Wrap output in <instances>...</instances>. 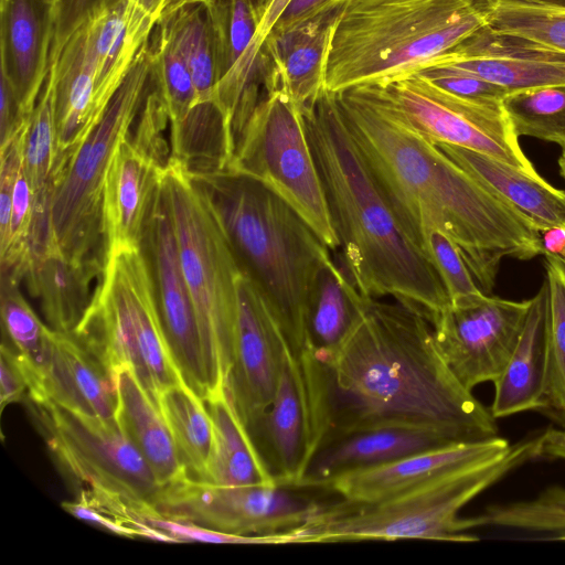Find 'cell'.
<instances>
[{"mask_svg": "<svg viewBox=\"0 0 565 565\" xmlns=\"http://www.w3.org/2000/svg\"><path fill=\"white\" fill-rule=\"evenodd\" d=\"M535 3H542V4H550V6H557V7H565V0H524Z\"/></svg>", "mask_w": 565, "mask_h": 565, "instance_id": "816d5d0a", "label": "cell"}, {"mask_svg": "<svg viewBox=\"0 0 565 565\" xmlns=\"http://www.w3.org/2000/svg\"><path fill=\"white\" fill-rule=\"evenodd\" d=\"M153 85L148 41L98 124L52 182L53 250L68 260L106 265L103 195L108 167Z\"/></svg>", "mask_w": 565, "mask_h": 565, "instance_id": "9c48e42d", "label": "cell"}, {"mask_svg": "<svg viewBox=\"0 0 565 565\" xmlns=\"http://www.w3.org/2000/svg\"><path fill=\"white\" fill-rule=\"evenodd\" d=\"M279 487L298 488L324 440L327 409L317 356L287 352L274 398L246 427Z\"/></svg>", "mask_w": 565, "mask_h": 565, "instance_id": "4fadbf2b", "label": "cell"}, {"mask_svg": "<svg viewBox=\"0 0 565 565\" xmlns=\"http://www.w3.org/2000/svg\"><path fill=\"white\" fill-rule=\"evenodd\" d=\"M541 436L511 445L501 456L374 502H318L294 531L300 543L434 540L475 542L459 511L508 472L539 458Z\"/></svg>", "mask_w": 565, "mask_h": 565, "instance_id": "8992f818", "label": "cell"}, {"mask_svg": "<svg viewBox=\"0 0 565 565\" xmlns=\"http://www.w3.org/2000/svg\"><path fill=\"white\" fill-rule=\"evenodd\" d=\"M166 167L132 138H122L111 157L103 195V223L108 255L139 249Z\"/></svg>", "mask_w": 565, "mask_h": 565, "instance_id": "ffe728a7", "label": "cell"}, {"mask_svg": "<svg viewBox=\"0 0 565 565\" xmlns=\"http://www.w3.org/2000/svg\"><path fill=\"white\" fill-rule=\"evenodd\" d=\"M212 1L167 0L154 24L184 61L195 87V105L214 100L218 82Z\"/></svg>", "mask_w": 565, "mask_h": 565, "instance_id": "f546056e", "label": "cell"}, {"mask_svg": "<svg viewBox=\"0 0 565 565\" xmlns=\"http://www.w3.org/2000/svg\"><path fill=\"white\" fill-rule=\"evenodd\" d=\"M384 111L426 140L467 148L541 177L522 150L501 103L449 93L419 73L359 86Z\"/></svg>", "mask_w": 565, "mask_h": 565, "instance_id": "7c38bea8", "label": "cell"}, {"mask_svg": "<svg viewBox=\"0 0 565 565\" xmlns=\"http://www.w3.org/2000/svg\"><path fill=\"white\" fill-rule=\"evenodd\" d=\"M163 184L195 312L209 396L227 387L237 320V280L243 270L209 203L180 162L169 160Z\"/></svg>", "mask_w": 565, "mask_h": 565, "instance_id": "52a82bcc", "label": "cell"}, {"mask_svg": "<svg viewBox=\"0 0 565 565\" xmlns=\"http://www.w3.org/2000/svg\"><path fill=\"white\" fill-rule=\"evenodd\" d=\"M152 75L164 102L170 127L195 105L196 92L190 72L170 40L156 26L149 39Z\"/></svg>", "mask_w": 565, "mask_h": 565, "instance_id": "60d3db41", "label": "cell"}, {"mask_svg": "<svg viewBox=\"0 0 565 565\" xmlns=\"http://www.w3.org/2000/svg\"><path fill=\"white\" fill-rule=\"evenodd\" d=\"M212 18L220 82L239 64L253 44L258 28L255 0H213Z\"/></svg>", "mask_w": 565, "mask_h": 565, "instance_id": "ab89813d", "label": "cell"}, {"mask_svg": "<svg viewBox=\"0 0 565 565\" xmlns=\"http://www.w3.org/2000/svg\"><path fill=\"white\" fill-rule=\"evenodd\" d=\"M141 250L149 264L161 323L173 359L184 382L204 399L207 391L201 340L163 179L146 224Z\"/></svg>", "mask_w": 565, "mask_h": 565, "instance_id": "2e32d148", "label": "cell"}, {"mask_svg": "<svg viewBox=\"0 0 565 565\" xmlns=\"http://www.w3.org/2000/svg\"><path fill=\"white\" fill-rule=\"evenodd\" d=\"M469 519L471 529L494 525L565 536V488H547L529 501L493 504Z\"/></svg>", "mask_w": 565, "mask_h": 565, "instance_id": "f35d334b", "label": "cell"}, {"mask_svg": "<svg viewBox=\"0 0 565 565\" xmlns=\"http://www.w3.org/2000/svg\"><path fill=\"white\" fill-rule=\"evenodd\" d=\"M288 351L262 292L242 271L227 391L246 427L271 403Z\"/></svg>", "mask_w": 565, "mask_h": 565, "instance_id": "e0dca14e", "label": "cell"}, {"mask_svg": "<svg viewBox=\"0 0 565 565\" xmlns=\"http://www.w3.org/2000/svg\"><path fill=\"white\" fill-rule=\"evenodd\" d=\"M213 425L207 481L220 486H278L254 444L227 387L204 398Z\"/></svg>", "mask_w": 565, "mask_h": 565, "instance_id": "f1b7e54d", "label": "cell"}, {"mask_svg": "<svg viewBox=\"0 0 565 565\" xmlns=\"http://www.w3.org/2000/svg\"><path fill=\"white\" fill-rule=\"evenodd\" d=\"M55 142L54 73L51 65L24 137L23 171L35 200L51 190Z\"/></svg>", "mask_w": 565, "mask_h": 565, "instance_id": "8d00e7d4", "label": "cell"}, {"mask_svg": "<svg viewBox=\"0 0 565 565\" xmlns=\"http://www.w3.org/2000/svg\"><path fill=\"white\" fill-rule=\"evenodd\" d=\"M104 270L103 265L74 263L52 253L31 262L23 281L40 300L47 326L72 333L86 313Z\"/></svg>", "mask_w": 565, "mask_h": 565, "instance_id": "4316f807", "label": "cell"}, {"mask_svg": "<svg viewBox=\"0 0 565 565\" xmlns=\"http://www.w3.org/2000/svg\"><path fill=\"white\" fill-rule=\"evenodd\" d=\"M541 436L539 458L565 460V427L548 428Z\"/></svg>", "mask_w": 565, "mask_h": 565, "instance_id": "c3c4849f", "label": "cell"}, {"mask_svg": "<svg viewBox=\"0 0 565 565\" xmlns=\"http://www.w3.org/2000/svg\"><path fill=\"white\" fill-rule=\"evenodd\" d=\"M72 333L114 379L118 370H131L157 405L163 390L184 382L166 339L141 248L108 255L90 305Z\"/></svg>", "mask_w": 565, "mask_h": 565, "instance_id": "ba28073f", "label": "cell"}, {"mask_svg": "<svg viewBox=\"0 0 565 565\" xmlns=\"http://www.w3.org/2000/svg\"><path fill=\"white\" fill-rule=\"evenodd\" d=\"M313 354L327 409L323 443L383 427L431 430L457 443L498 436L490 409L455 377L414 306L362 295L340 345Z\"/></svg>", "mask_w": 565, "mask_h": 565, "instance_id": "6da1fadb", "label": "cell"}, {"mask_svg": "<svg viewBox=\"0 0 565 565\" xmlns=\"http://www.w3.org/2000/svg\"><path fill=\"white\" fill-rule=\"evenodd\" d=\"M117 0H58L54 39L50 65L57 57L62 47L88 18L111 6Z\"/></svg>", "mask_w": 565, "mask_h": 565, "instance_id": "ee69618b", "label": "cell"}, {"mask_svg": "<svg viewBox=\"0 0 565 565\" xmlns=\"http://www.w3.org/2000/svg\"><path fill=\"white\" fill-rule=\"evenodd\" d=\"M436 65L463 70L508 93L565 84V54L494 31L488 25L435 58L427 67Z\"/></svg>", "mask_w": 565, "mask_h": 565, "instance_id": "ac0fdd59", "label": "cell"}, {"mask_svg": "<svg viewBox=\"0 0 565 565\" xmlns=\"http://www.w3.org/2000/svg\"><path fill=\"white\" fill-rule=\"evenodd\" d=\"M115 383L117 423L159 484L163 487L188 476L159 406L137 376L124 367L115 373Z\"/></svg>", "mask_w": 565, "mask_h": 565, "instance_id": "83f0119b", "label": "cell"}, {"mask_svg": "<svg viewBox=\"0 0 565 565\" xmlns=\"http://www.w3.org/2000/svg\"><path fill=\"white\" fill-rule=\"evenodd\" d=\"M487 25L565 54V7L524 0H478Z\"/></svg>", "mask_w": 565, "mask_h": 565, "instance_id": "836d02e7", "label": "cell"}, {"mask_svg": "<svg viewBox=\"0 0 565 565\" xmlns=\"http://www.w3.org/2000/svg\"><path fill=\"white\" fill-rule=\"evenodd\" d=\"M361 297L342 264L332 259L321 271L311 294L307 349L316 353L334 351L355 320Z\"/></svg>", "mask_w": 565, "mask_h": 565, "instance_id": "4dcf8cb0", "label": "cell"}, {"mask_svg": "<svg viewBox=\"0 0 565 565\" xmlns=\"http://www.w3.org/2000/svg\"><path fill=\"white\" fill-rule=\"evenodd\" d=\"M457 444L440 433L383 427L326 440L312 457L298 488L327 489L338 477L431 448Z\"/></svg>", "mask_w": 565, "mask_h": 565, "instance_id": "603a6c76", "label": "cell"}, {"mask_svg": "<svg viewBox=\"0 0 565 565\" xmlns=\"http://www.w3.org/2000/svg\"><path fill=\"white\" fill-rule=\"evenodd\" d=\"M24 371L28 393L76 413L118 424L115 379L73 333L51 329L42 364L33 372Z\"/></svg>", "mask_w": 565, "mask_h": 565, "instance_id": "d6986e66", "label": "cell"}, {"mask_svg": "<svg viewBox=\"0 0 565 565\" xmlns=\"http://www.w3.org/2000/svg\"><path fill=\"white\" fill-rule=\"evenodd\" d=\"M263 87L226 169L264 183L287 202L332 252H338L340 243L301 109L271 65L264 72Z\"/></svg>", "mask_w": 565, "mask_h": 565, "instance_id": "30bf717a", "label": "cell"}, {"mask_svg": "<svg viewBox=\"0 0 565 565\" xmlns=\"http://www.w3.org/2000/svg\"><path fill=\"white\" fill-rule=\"evenodd\" d=\"M158 406L188 476L207 481L213 425L204 399L183 382L163 390Z\"/></svg>", "mask_w": 565, "mask_h": 565, "instance_id": "1f68e13d", "label": "cell"}, {"mask_svg": "<svg viewBox=\"0 0 565 565\" xmlns=\"http://www.w3.org/2000/svg\"><path fill=\"white\" fill-rule=\"evenodd\" d=\"M140 2L149 13L159 18L160 11L167 0H140Z\"/></svg>", "mask_w": 565, "mask_h": 565, "instance_id": "f907efd6", "label": "cell"}, {"mask_svg": "<svg viewBox=\"0 0 565 565\" xmlns=\"http://www.w3.org/2000/svg\"><path fill=\"white\" fill-rule=\"evenodd\" d=\"M487 25L478 0H352L335 24L326 89L387 85L426 68Z\"/></svg>", "mask_w": 565, "mask_h": 565, "instance_id": "5b68a950", "label": "cell"}, {"mask_svg": "<svg viewBox=\"0 0 565 565\" xmlns=\"http://www.w3.org/2000/svg\"><path fill=\"white\" fill-rule=\"evenodd\" d=\"M424 253L435 266L451 303H463L482 297L456 243L438 230L428 233Z\"/></svg>", "mask_w": 565, "mask_h": 565, "instance_id": "b9f144b4", "label": "cell"}, {"mask_svg": "<svg viewBox=\"0 0 565 565\" xmlns=\"http://www.w3.org/2000/svg\"><path fill=\"white\" fill-rule=\"evenodd\" d=\"M540 233L543 255L553 256L565 265V225L551 226Z\"/></svg>", "mask_w": 565, "mask_h": 565, "instance_id": "681fc988", "label": "cell"}, {"mask_svg": "<svg viewBox=\"0 0 565 565\" xmlns=\"http://www.w3.org/2000/svg\"><path fill=\"white\" fill-rule=\"evenodd\" d=\"M467 173L525 214L541 231L565 225V191L490 156L448 143H435Z\"/></svg>", "mask_w": 565, "mask_h": 565, "instance_id": "484cf974", "label": "cell"}, {"mask_svg": "<svg viewBox=\"0 0 565 565\" xmlns=\"http://www.w3.org/2000/svg\"><path fill=\"white\" fill-rule=\"evenodd\" d=\"M301 109L319 171L340 263L358 290L392 297L428 319L451 302L429 258L404 234L380 193L343 118L338 96L324 88Z\"/></svg>", "mask_w": 565, "mask_h": 565, "instance_id": "3957f363", "label": "cell"}, {"mask_svg": "<svg viewBox=\"0 0 565 565\" xmlns=\"http://www.w3.org/2000/svg\"><path fill=\"white\" fill-rule=\"evenodd\" d=\"M530 299L497 296L450 303L429 320L446 364L467 390L495 382L508 364L523 330Z\"/></svg>", "mask_w": 565, "mask_h": 565, "instance_id": "9a60e30c", "label": "cell"}, {"mask_svg": "<svg viewBox=\"0 0 565 565\" xmlns=\"http://www.w3.org/2000/svg\"><path fill=\"white\" fill-rule=\"evenodd\" d=\"M417 73L440 88L469 99L501 103L508 94L504 88L450 65L430 66Z\"/></svg>", "mask_w": 565, "mask_h": 565, "instance_id": "7bdbcfd3", "label": "cell"}, {"mask_svg": "<svg viewBox=\"0 0 565 565\" xmlns=\"http://www.w3.org/2000/svg\"><path fill=\"white\" fill-rule=\"evenodd\" d=\"M279 486H220L184 476L163 486L153 505L164 516L245 536L294 532L317 501Z\"/></svg>", "mask_w": 565, "mask_h": 565, "instance_id": "5bb4252c", "label": "cell"}, {"mask_svg": "<svg viewBox=\"0 0 565 565\" xmlns=\"http://www.w3.org/2000/svg\"><path fill=\"white\" fill-rule=\"evenodd\" d=\"M58 0H0V73L31 115L50 70Z\"/></svg>", "mask_w": 565, "mask_h": 565, "instance_id": "7402d4cb", "label": "cell"}, {"mask_svg": "<svg viewBox=\"0 0 565 565\" xmlns=\"http://www.w3.org/2000/svg\"><path fill=\"white\" fill-rule=\"evenodd\" d=\"M343 8L292 30L270 33L264 43L262 53L300 108L316 102L326 88L328 53Z\"/></svg>", "mask_w": 565, "mask_h": 565, "instance_id": "cb8c5ba5", "label": "cell"}, {"mask_svg": "<svg viewBox=\"0 0 565 565\" xmlns=\"http://www.w3.org/2000/svg\"><path fill=\"white\" fill-rule=\"evenodd\" d=\"M558 169L561 177L565 181V150H562L561 156L558 158Z\"/></svg>", "mask_w": 565, "mask_h": 565, "instance_id": "f5cc1de1", "label": "cell"}, {"mask_svg": "<svg viewBox=\"0 0 565 565\" xmlns=\"http://www.w3.org/2000/svg\"><path fill=\"white\" fill-rule=\"evenodd\" d=\"M352 0H291L270 33H282L340 9Z\"/></svg>", "mask_w": 565, "mask_h": 565, "instance_id": "7dc6e473", "label": "cell"}, {"mask_svg": "<svg viewBox=\"0 0 565 565\" xmlns=\"http://www.w3.org/2000/svg\"><path fill=\"white\" fill-rule=\"evenodd\" d=\"M502 107L515 131L565 150V84L508 93Z\"/></svg>", "mask_w": 565, "mask_h": 565, "instance_id": "d590c367", "label": "cell"}, {"mask_svg": "<svg viewBox=\"0 0 565 565\" xmlns=\"http://www.w3.org/2000/svg\"><path fill=\"white\" fill-rule=\"evenodd\" d=\"M291 0H255L258 28L253 44L239 64L216 86L215 102L228 125L262 86V49Z\"/></svg>", "mask_w": 565, "mask_h": 565, "instance_id": "e575fe53", "label": "cell"}, {"mask_svg": "<svg viewBox=\"0 0 565 565\" xmlns=\"http://www.w3.org/2000/svg\"><path fill=\"white\" fill-rule=\"evenodd\" d=\"M29 392L28 377L17 351L6 341L0 350V406L23 402Z\"/></svg>", "mask_w": 565, "mask_h": 565, "instance_id": "f6af8a7d", "label": "cell"}, {"mask_svg": "<svg viewBox=\"0 0 565 565\" xmlns=\"http://www.w3.org/2000/svg\"><path fill=\"white\" fill-rule=\"evenodd\" d=\"M547 286V366L544 392L537 411L565 427V265L544 255Z\"/></svg>", "mask_w": 565, "mask_h": 565, "instance_id": "d6a6232c", "label": "cell"}, {"mask_svg": "<svg viewBox=\"0 0 565 565\" xmlns=\"http://www.w3.org/2000/svg\"><path fill=\"white\" fill-rule=\"evenodd\" d=\"M335 94L380 193L423 253L428 233L443 232L456 243L486 295L494 287L503 258L543 255L536 225L435 143L384 111L361 87Z\"/></svg>", "mask_w": 565, "mask_h": 565, "instance_id": "7a4b0ae2", "label": "cell"}, {"mask_svg": "<svg viewBox=\"0 0 565 565\" xmlns=\"http://www.w3.org/2000/svg\"><path fill=\"white\" fill-rule=\"evenodd\" d=\"M19 285L1 275L2 330L7 343L17 351L24 369L33 372L42 364L51 328L36 316Z\"/></svg>", "mask_w": 565, "mask_h": 565, "instance_id": "74e56055", "label": "cell"}, {"mask_svg": "<svg viewBox=\"0 0 565 565\" xmlns=\"http://www.w3.org/2000/svg\"><path fill=\"white\" fill-rule=\"evenodd\" d=\"M188 172V171H186ZM266 300L291 354L307 349L311 294L332 250L280 196L249 175L222 169L189 173Z\"/></svg>", "mask_w": 565, "mask_h": 565, "instance_id": "277c9868", "label": "cell"}, {"mask_svg": "<svg viewBox=\"0 0 565 565\" xmlns=\"http://www.w3.org/2000/svg\"><path fill=\"white\" fill-rule=\"evenodd\" d=\"M22 403L54 462L77 491H105L153 504L162 487L118 424L31 393Z\"/></svg>", "mask_w": 565, "mask_h": 565, "instance_id": "8fae6325", "label": "cell"}, {"mask_svg": "<svg viewBox=\"0 0 565 565\" xmlns=\"http://www.w3.org/2000/svg\"><path fill=\"white\" fill-rule=\"evenodd\" d=\"M17 93L6 77L0 73V146L9 143L29 122Z\"/></svg>", "mask_w": 565, "mask_h": 565, "instance_id": "bcb514c9", "label": "cell"}, {"mask_svg": "<svg viewBox=\"0 0 565 565\" xmlns=\"http://www.w3.org/2000/svg\"><path fill=\"white\" fill-rule=\"evenodd\" d=\"M510 444L499 436L419 451L381 466L349 472L327 488L342 499L374 502L451 472L503 455Z\"/></svg>", "mask_w": 565, "mask_h": 565, "instance_id": "44dd1931", "label": "cell"}, {"mask_svg": "<svg viewBox=\"0 0 565 565\" xmlns=\"http://www.w3.org/2000/svg\"><path fill=\"white\" fill-rule=\"evenodd\" d=\"M547 286L530 299L523 330L502 374L493 382L492 416L507 417L541 406L547 366Z\"/></svg>", "mask_w": 565, "mask_h": 565, "instance_id": "d4e9b609", "label": "cell"}]
</instances>
